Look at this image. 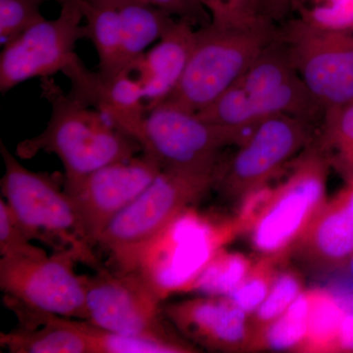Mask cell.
I'll return each mask as SVG.
<instances>
[{"mask_svg":"<svg viewBox=\"0 0 353 353\" xmlns=\"http://www.w3.org/2000/svg\"><path fill=\"white\" fill-rule=\"evenodd\" d=\"M197 114L213 124L250 129L279 114L313 124L316 120H322L324 109L299 78L279 34L277 41L255 59L229 90Z\"/></svg>","mask_w":353,"mask_h":353,"instance_id":"obj_2","label":"cell"},{"mask_svg":"<svg viewBox=\"0 0 353 353\" xmlns=\"http://www.w3.org/2000/svg\"><path fill=\"white\" fill-rule=\"evenodd\" d=\"M196 29L176 20L154 48L132 62L143 94L148 113L166 101L182 78L196 43Z\"/></svg>","mask_w":353,"mask_h":353,"instance_id":"obj_18","label":"cell"},{"mask_svg":"<svg viewBox=\"0 0 353 353\" xmlns=\"http://www.w3.org/2000/svg\"><path fill=\"white\" fill-rule=\"evenodd\" d=\"M280 39L324 112L353 101V32L325 31L292 18Z\"/></svg>","mask_w":353,"mask_h":353,"instance_id":"obj_10","label":"cell"},{"mask_svg":"<svg viewBox=\"0 0 353 353\" xmlns=\"http://www.w3.org/2000/svg\"><path fill=\"white\" fill-rule=\"evenodd\" d=\"M319 143L327 155L353 148V101L325 111Z\"/></svg>","mask_w":353,"mask_h":353,"instance_id":"obj_29","label":"cell"},{"mask_svg":"<svg viewBox=\"0 0 353 353\" xmlns=\"http://www.w3.org/2000/svg\"><path fill=\"white\" fill-rule=\"evenodd\" d=\"M121 24L123 68L143 57L175 24V17L146 0H113Z\"/></svg>","mask_w":353,"mask_h":353,"instance_id":"obj_19","label":"cell"},{"mask_svg":"<svg viewBox=\"0 0 353 353\" xmlns=\"http://www.w3.org/2000/svg\"><path fill=\"white\" fill-rule=\"evenodd\" d=\"M279 34L268 18L234 27L210 23L199 28L182 78L164 102L201 112L241 78Z\"/></svg>","mask_w":353,"mask_h":353,"instance_id":"obj_4","label":"cell"},{"mask_svg":"<svg viewBox=\"0 0 353 353\" xmlns=\"http://www.w3.org/2000/svg\"><path fill=\"white\" fill-rule=\"evenodd\" d=\"M165 296L161 285L145 271L99 269L97 275L87 277L85 321L113 333L185 341L165 326L159 306Z\"/></svg>","mask_w":353,"mask_h":353,"instance_id":"obj_8","label":"cell"},{"mask_svg":"<svg viewBox=\"0 0 353 353\" xmlns=\"http://www.w3.org/2000/svg\"><path fill=\"white\" fill-rule=\"evenodd\" d=\"M290 0H262L265 17L275 22L290 14Z\"/></svg>","mask_w":353,"mask_h":353,"instance_id":"obj_35","label":"cell"},{"mask_svg":"<svg viewBox=\"0 0 353 353\" xmlns=\"http://www.w3.org/2000/svg\"><path fill=\"white\" fill-rule=\"evenodd\" d=\"M4 162L1 194L31 240L50 243L55 252L73 248L85 264L99 267L75 206L53 176L26 168L0 143Z\"/></svg>","mask_w":353,"mask_h":353,"instance_id":"obj_6","label":"cell"},{"mask_svg":"<svg viewBox=\"0 0 353 353\" xmlns=\"http://www.w3.org/2000/svg\"><path fill=\"white\" fill-rule=\"evenodd\" d=\"M308 294L310 297L308 332L299 352L330 353L348 309L345 303L328 290H309Z\"/></svg>","mask_w":353,"mask_h":353,"instance_id":"obj_22","label":"cell"},{"mask_svg":"<svg viewBox=\"0 0 353 353\" xmlns=\"http://www.w3.org/2000/svg\"><path fill=\"white\" fill-rule=\"evenodd\" d=\"M254 129L213 124L197 113L163 102L146 114L134 139L143 152L157 160L162 170L204 174L220 179L228 162L225 148H239Z\"/></svg>","mask_w":353,"mask_h":353,"instance_id":"obj_5","label":"cell"},{"mask_svg":"<svg viewBox=\"0 0 353 353\" xmlns=\"http://www.w3.org/2000/svg\"><path fill=\"white\" fill-rule=\"evenodd\" d=\"M252 264V260L243 253L221 248L188 290H199L208 296H228L243 282Z\"/></svg>","mask_w":353,"mask_h":353,"instance_id":"obj_23","label":"cell"},{"mask_svg":"<svg viewBox=\"0 0 353 353\" xmlns=\"http://www.w3.org/2000/svg\"><path fill=\"white\" fill-rule=\"evenodd\" d=\"M331 352L353 353V312L347 310L338 330Z\"/></svg>","mask_w":353,"mask_h":353,"instance_id":"obj_33","label":"cell"},{"mask_svg":"<svg viewBox=\"0 0 353 353\" xmlns=\"http://www.w3.org/2000/svg\"><path fill=\"white\" fill-rule=\"evenodd\" d=\"M328 155L311 143L296 157L289 176L274 188L263 214L250 230L253 248L262 255L288 256L326 202Z\"/></svg>","mask_w":353,"mask_h":353,"instance_id":"obj_7","label":"cell"},{"mask_svg":"<svg viewBox=\"0 0 353 353\" xmlns=\"http://www.w3.org/2000/svg\"><path fill=\"white\" fill-rule=\"evenodd\" d=\"M62 73L71 83L70 94L99 109L134 139L148 108L143 87L132 64L116 75L104 78L99 72L90 71L78 55Z\"/></svg>","mask_w":353,"mask_h":353,"instance_id":"obj_15","label":"cell"},{"mask_svg":"<svg viewBox=\"0 0 353 353\" xmlns=\"http://www.w3.org/2000/svg\"><path fill=\"white\" fill-rule=\"evenodd\" d=\"M79 0L61 6L57 19H44L2 46L0 92L6 94L30 79L63 72L78 57L76 44L87 39Z\"/></svg>","mask_w":353,"mask_h":353,"instance_id":"obj_11","label":"cell"},{"mask_svg":"<svg viewBox=\"0 0 353 353\" xmlns=\"http://www.w3.org/2000/svg\"><path fill=\"white\" fill-rule=\"evenodd\" d=\"M218 180L217 176L162 170L110 223L97 245L108 250L118 271L141 270L153 245Z\"/></svg>","mask_w":353,"mask_h":353,"instance_id":"obj_3","label":"cell"},{"mask_svg":"<svg viewBox=\"0 0 353 353\" xmlns=\"http://www.w3.org/2000/svg\"><path fill=\"white\" fill-rule=\"evenodd\" d=\"M285 259L287 256L282 255H262L253 262L243 282L228 296L248 315L252 314L268 296Z\"/></svg>","mask_w":353,"mask_h":353,"instance_id":"obj_27","label":"cell"},{"mask_svg":"<svg viewBox=\"0 0 353 353\" xmlns=\"http://www.w3.org/2000/svg\"><path fill=\"white\" fill-rule=\"evenodd\" d=\"M304 292L303 279L294 269L279 272L268 296L254 312L248 315V347L276 321Z\"/></svg>","mask_w":353,"mask_h":353,"instance_id":"obj_24","label":"cell"},{"mask_svg":"<svg viewBox=\"0 0 353 353\" xmlns=\"http://www.w3.org/2000/svg\"><path fill=\"white\" fill-rule=\"evenodd\" d=\"M46 1H50V0H46ZM51 1H55L57 3L59 4L60 6H64L65 3H68V2L75 1V0H51Z\"/></svg>","mask_w":353,"mask_h":353,"instance_id":"obj_38","label":"cell"},{"mask_svg":"<svg viewBox=\"0 0 353 353\" xmlns=\"http://www.w3.org/2000/svg\"><path fill=\"white\" fill-rule=\"evenodd\" d=\"M41 90L50 102V121L39 136L17 146V155H57L63 165L64 189L73 187L106 165L125 161L143 152L137 139L121 130L99 109L65 92L52 79L43 78Z\"/></svg>","mask_w":353,"mask_h":353,"instance_id":"obj_1","label":"cell"},{"mask_svg":"<svg viewBox=\"0 0 353 353\" xmlns=\"http://www.w3.org/2000/svg\"><path fill=\"white\" fill-rule=\"evenodd\" d=\"M21 328L0 334V345L12 353H94L80 319L51 314L6 296Z\"/></svg>","mask_w":353,"mask_h":353,"instance_id":"obj_17","label":"cell"},{"mask_svg":"<svg viewBox=\"0 0 353 353\" xmlns=\"http://www.w3.org/2000/svg\"><path fill=\"white\" fill-rule=\"evenodd\" d=\"M161 166L143 152L131 159L101 167L64 189L71 199L90 245L118 215L157 179Z\"/></svg>","mask_w":353,"mask_h":353,"instance_id":"obj_13","label":"cell"},{"mask_svg":"<svg viewBox=\"0 0 353 353\" xmlns=\"http://www.w3.org/2000/svg\"><path fill=\"white\" fill-rule=\"evenodd\" d=\"M312 124L279 114L259 123L239 146L216 185L229 199H240L270 183L297 153L313 143Z\"/></svg>","mask_w":353,"mask_h":353,"instance_id":"obj_12","label":"cell"},{"mask_svg":"<svg viewBox=\"0 0 353 353\" xmlns=\"http://www.w3.org/2000/svg\"><path fill=\"white\" fill-rule=\"evenodd\" d=\"M46 0H0V43L4 46L46 19L41 12Z\"/></svg>","mask_w":353,"mask_h":353,"instance_id":"obj_28","label":"cell"},{"mask_svg":"<svg viewBox=\"0 0 353 353\" xmlns=\"http://www.w3.org/2000/svg\"><path fill=\"white\" fill-rule=\"evenodd\" d=\"M211 23L223 27L252 24L265 17L262 0H199Z\"/></svg>","mask_w":353,"mask_h":353,"instance_id":"obj_30","label":"cell"},{"mask_svg":"<svg viewBox=\"0 0 353 353\" xmlns=\"http://www.w3.org/2000/svg\"><path fill=\"white\" fill-rule=\"evenodd\" d=\"M87 39L99 57V74L109 78L122 71L119 13L113 0H79Z\"/></svg>","mask_w":353,"mask_h":353,"instance_id":"obj_20","label":"cell"},{"mask_svg":"<svg viewBox=\"0 0 353 353\" xmlns=\"http://www.w3.org/2000/svg\"><path fill=\"white\" fill-rule=\"evenodd\" d=\"M83 262L73 248L48 255L1 257L0 288L6 296L28 307L87 319V277L77 275L75 265Z\"/></svg>","mask_w":353,"mask_h":353,"instance_id":"obj_9","label":"cell"},{"mask_svg":"<svg viewBox=\"0 0 353 353\" xmlns=\"http://www.w3.org/2000/svg\"><path fill=\"white\" fill-rule=\"evenodd\" d=\"M310 297L304 290L294 303L250 343L248 352H301L308 332Z\"/></svg>","mask_w":353,"mask_h":353,"instance_id":"obj_21","label":"cell"},{"mask_svg":"<svg viewBox=\"0 0 353 353\" xmlns=\"http://www.w3.org/2000/svg\"><path fill=\"white\" fill-rule=\"evenodd\" d=\"M345 305H347L348 310L352 311V312H353V294L352 296H350V299H348L347 303H345Z\"/></svg>","mask_w":353,"mask_h":353,"instance_id":"obj_37","label":"cell"},{"mask_svg":"<svg viewBox=\"0 0 353 353\" xmlns=\"http://www.w3.org/2000/svg\"><path fill=\"white\" fill-rule=\"evenodd\" d=\"M25 230L16 219L6 199L0 201V254L1 257L39 254L41 248L32 245Z\"/></svg>","mask_w":353,"mask_h":353,"instance_id":"obj_31","label":"cell"},{"mask_svg":"<svg viewBox=\"0 0 353 353\" xmlns=\"http://www.w3.org/2000/svg\"><path fill=\"white\" fill-rule=\"evenodd\" d=\"M94 353H192L199 352L189 341H167L113 333L81 320Z\"/></svg>","mask_w":353,"mask_h":353,"instance_id":"obj_25","label":"cell"},{"mask_svg":"<svg viewBox=\"0 0 353 353\" xmlns=\"http://www.w3.org/2000/svg\"><path fill=\"white\" fill-rule=\"evenodd\" d=\"M341 270L345 271L347 278L353 282V254Z\"/></svg>","mask_w":353,"mask_h":353,"instance_id":"obj_36","label":"cell"},{"mask_svg":"<svg viewBox=\"0 0 353 353\" xmlns=\"http://www.w3.org/2000/svg\"><path fill=\"white\" fill-rule=\"evenodd\" d=\"M330 164L343 176L345 183L353 182V148L328 155Z\"/></svg>","mask_w":353,"mask_h":353,"instance_id":"obj_34","label":"cell"},{"mask_svg":"<svg viewBox=\"0 0 353 353\" xmlns=\"http://www.w3.org/2000/svg\"><path fill=\"white\" fill-rule=\"evenodd\" d=\"M163 9L176 19L185 21L194 28L204 27L211 23L208 11L199 0H146Z\"/></svg>","mask_w":353,"mask_h":353,"instance_id":"obj_32","label":"cell"},{"mask_svg":"<svg viewBox=\"0 0 353 353\" xmlns=\"http://www.w3.org/2000/svg\"><path fill=\"white\" fill-rule=\"evenodd\" d=\"M290 13L317 29L353 32V0H290Z\"/></svg>","mask_w":353,"mask_h":353,"instance_id":"obj_26","label":"cell"},{"mask_svg":"<svg viewBox=\"0 0 353 353\" xmlns=\"http://www.w3.org/2000/svg\"><path fill=\"white\" fill-rule=\"evenodd\" d=\"M308 268L341 270L353 254V182L320 208L294 248Z\"/></svg>","mask_w":353,"mask_h":353,"instance_id":"obj_16","label":"cell"},{"mask_svg":"<svg viewBox=\"0 0 353 353\" xmlns=\"http://www.w3.org/2000/svg\"><path fill=\"white\" fill-rule=\"evenodd\" d=\"M163 314L188 341L214 352H246L248 314L229 296L194 297L168 304Z\"/></svg>","mask_w":353,"mask_h":353,"instance_id":"obj_14","label":"cell"}]
</instances>
